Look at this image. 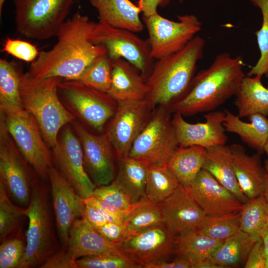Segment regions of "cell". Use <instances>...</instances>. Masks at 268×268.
I'll list each match as a JSON object with an SVG mask.
<instances>
[{
	"label": "cell",
	"instance_id": "obj_21",
	"mask_svg": "<svg viewBox=\"0 0 268 268\" xmlns=\"http://www.w3.org/2000/svg\"><path fill=\"white\" fill-rule=\"evenodd\" d=\"M107 93L118 105L147 100L146 79L133 65L123 59L113 61L112 82Z\"/></svg>",
	"mask_w": 268,
	"mask_h": 268
},
{
	"label": "cell",
	"instance_id": "obj_42",
	"mask_svg": "<svg viewBox=\"0 0 268 268\" xmlns=\"http://www.w3.org/2000/svg\"><path fill=\"white\" fill-rule=\"evenodd\" d=\"M92 196L127 211H130L137 203H132L128 196L113 183L96 187Z\"/></svg>",
	"mask_w": 268,
	"mask_h": 268
},
{
	"label": "cell",
	"instance_id": "obj_8",
	"mask_svg": "<svg viewBox=\"0 0 268 268\" xmlns=\"http://www.w3.org/2000/svg\"><path fill=\"white\" fill-rule=\"evenodd\" d=\"M9 134L20 153L42 179L48 178L52 155L34 117L25 109L16 112L0 111Z\"/></svg>",
	"mask_w": 268,
	"mask_h": 268
},
{
	"label": "cell",
	"instance_id": "obj_54",
	"mask_svg": "<svg viewBox=\"0 0 268 268\" xmlns=\"http://www.w3.org/2000/svg\"><path fill=\"white\" fill-rule=\"evenodd\" d=\"M6 0H0V14H1L3 4Z\"/></svg>",
	"mask_w": 268,
	"mask_h": 268
},
{
	"label": "cell",
	"instance_id": "obj_52",
	"mask_svg": "<svg viewBox=\"0 0 268 268\" xmlns=\"http://www.w3.org/2000/svg\"><path fill=\"white\" fill-rule=\"evenodd\" d=\"M193 268H220V267L208 259H206L195 263Z\"/></svg>",
	"mask_w": 268,
	"mask_h": 268
},
{
	"label": "cell",
	"instance_id": "obj_33",
	"mask_svg": "<svg viewBox=\"0 0 268 268\" xmlns=\"http://www.w3.org/2000/svg\"><path fill=\"white\" fill-rule=\"evenodd\" d=\"M180 184L167 165L149 166L146 187V199L160 204L171 195Z\"/></svg>",
	"mask_w": 268,
	"mask_h": 268
},
{
	"label": "cell",
	"instance_id": "obj_23",
	"mask_svg": "<svg viewBox=\"0 0 268 268\" xmlns=\"http://www.w3.org/2000/svg\"><path fill=\"white\" fill-rule=\"evenodd\" d=\"M230 147L234 171L242 192L249 200L263 195L266 172L260 154L250 155L239 144H232Z\"/></svg>",
	"mask_w": 268,
	"mask_h": 268
},
{
	"label": "cell",
	"instance_id": "obj_45",
	"mask_svg": "<svg viewBox=\"0 0 268 268\" xmlns=\"http://www.w3.org/2000/svg\"><path fill=\"white\" fill-rule=\"evenodd\" d=\"M266 255L262 240L260 238L252 246L246 261L245 268H265Z\"/></svg>",
	"mask_w": 268,
	"mask_h": 268
},
{
	"label": "cell",
	"instance_id": "obj_43",
	"mask_svg": "<svg viewBox=\"0 0 268 268\" xmlns=\"http://www.w3.org/2000/svg\"><path fill=\"white\" fill-rule=\"evenodd\" d=\"M1 51L31 63L36 60L40 53L35 45L27 41L10 38L5 40Z\"/></svg>",
	"mask_w": 268,
	"mask_h": 268
},
{
	"label": "cell",
	"instance_id": "obj_16",
	"mask_svg": "<svg viewBox=\"0 0 268 268\" xmlns=\"http://www.w3.org/2000/svg\"><path fill=\"white\" fill-rule=\"evenodd\" d=\"M177 237L162 224L129 237L120 249L142 268L146 264L170 260L175 254Z\"/></svg>",
	"mask_w": 268,
	"mask_h": 268
},
{
	"label": "cell",
	"instance_id": "obj_29",
	"mask_svg": "<svg viewBox=\"0 0 268 268\" xmlns=\"http://www.w3.org/2000/svg\"><path fill=\"white\" fill-rule=\"evenodd\" d=\"M206 149L199 146H179L167 164L183 186L189 187L202 169Z\"/></svg>",
	"mask_w": 268,
	"mask_h": 268
},
{
	"label": "cell",
	"instance_id": "obj_56",
	"mask_svg": "<svg viewBox=\"0 0 268 268\" xmlns=\"http://www.w3.org/2000/svg\"><path fill=\"white\" fill-rule=\"evenodd\" d=\"M265 268H268V255L266 257Z\"/></svg>",
	"mask_w": 268,
	"mask_h": 268
},
{
	"label": "cell",
	"instance_id": "obj_39",
	"mask_svg": "<svg viewBox=\"0 0 268 268\" xmlns=\"http://www.w3.org/2000/svg\"><path fill=\"white\" fill-rule=\"evenodd\" d=\"M250 0L260 8L263 22L261 28L255 33L261 56L256 65L246 75L253 76L262 75L268 79V0Z\"/></svg>",
	"mask_w": 268,
	"mask_h": 268
},
{
	"label": "cell",
	"instance_id": "obj_36",
	"mask_svg": "<svg viewBox=\"0 0 268 268\" xmlns=\"http://www.w3.org/2000/svg\"><path fill=\"white\" fill-rule=\"evenodd\" d=\"M25 207H18L9 199L3 184L0 181V243L14 236L25 214Z\"/></svg>",
	"mask_w": 268,
	"mask_h": 268
},
{
	"label": "cell",
	"instance_id": "obj_26",
	"mask_svg": "<svg viewBox=\"0 0 268 268\" xmlns=\"http://www.w3.org/2000/svg\"><path fill=\"white\" fill-rule=\"evenodd\" d=\"M118 169L112 182L136 203L146 199L145 187L149 165L129 156L118 158Z\"/></svg>",
	"mask_w": 268,
	"mask_h": 268
},
{
	"label": "cell",
	"instance_id": "obj_27",
	"mask_svg": "<svg viewBox=\"0 0 268 268\" xmlns=\"http://www.w3.org/2000/svg\"><path fill=\"white\" fill-rule=\"evenodd\" d=\"M223 125L227 132L235 134L257 153L264 152L268 139V118L261 114L249 116V123L242 121L237 115L225 110Z\"/></svg>",
	"mask_w": 268,
	"mask_h": 268
},
{
	"label": "cell",
	"instance_id": "obj_2",
	"mask_svg": "<svg viewBox=\"0 0 268 268\" xmlns=\"http://www.w3.org/2000/svg\"><path fill=\"white\" fill-rule=\"evenodd\" d=\"M243 66L241 56L217 55L209 67L195 75L187 94L168 109L186 116L215 110L235 96L246 75Z\"/></svg>",
	"mask_w": 268,
	"mask_h": 268
},
{
	"label": "cell",
	"instance_id": "obj_1",
	"mask_svg": "<svg viewBox=\"0 0 268 268\" xmlns=\"http://www.w3.org/2000/svg\"><path fill=\"white\" fill-rule=\"evenodd\" d=\"M95 23L87 16L75 12L59 29L53 47L40 52L31 63L28 75L34 79H75L97 58L107 52L104 47L90 39Z\"/></svg>",
	"mask_w": 268,
	"mask_h": 268
},
{
	"label": "cell",
	"instance_id": "obj_19",
	"mask_svg": "<svg viewBox=\"0 0 268 268\" xmlns=\"http://www.w3.org/2000/svg\"><path fill=\"white\" fill-rule=\"evenodd\" d=\"M225 116V112L214 110L204 115V122L191 124L180 113H174L172 121L179 146L206 149L226 144L228 137L223 125Z\"/></svg>",
	"mask_w": 268,
	"mask_h": 268
},
{
	"label": "cell",
	"instance_id": "obj_47",
	"mask_svg": "<svg viewBox=\"0 0 268 268\" xmlns=\"http://www.w3.org/2000/svg\"><path fill=\"white\" fill-rule=\"evenodd\" d=\"M84 201L120 219L123 223L130 212L117 208L92 196L84 199Z\"/></svg>",
	"mask_w": 268,
	"mask_h": 268
},
{
	"label": "cell",
	"instance_id": "obj_22",
	"mask_svg": "<svg viewBox=\"0 0 268 268\" xmlns=\"http://www.w3.org/2000/svg\"><path fill=\"white\" fill-rule=\"evenodd\" d=\"M64 250L74 262L85 256L123 253L120 244L107 240L82 218H76L73 222Z\"/></svg>",
	"mask_w": 268,
	"mask_h": 268
},
{
	"label": "cell",
	"instance_id": "obj_44",
	"mask_svg": "<svg viewBox=\"0 0 268 268\" xmlns=\"http://www.w3.org/2000/svg\"><path fill=\"white\" fill-rule=\"evenodd\" d=\"M94 229L107 240L115 244H120L128 238L123 224L107 222Z\"/></svg>",
	"mask_w": 268,
	"mask_h": 268
},
{
	"label": "cell",
	"instance_id": "obj_20",
	"mask_svg": "<svg viewBox=\"0 0 268 268\" xmlns=\"http://www.w3.org/2000/svg\"><path fill=\"white\" fill-rule=\"evenodd\" d=\"M189 188L206 215L240 212L243 206L244 203L236 196L203 169Z\"/></svg>",
	"mask_w": 268,
	"mask_h": 268
},
{
	"label": "cell",
	"instance_id": "obj_14",
	"mask_svg": "<svg viewBox=\"0 0 268 268\" xmlns=\"http://www.w3.org/2000/svg\"><path fill=\"white\" fill-rule=\"evenodd\" d=\"M71 123L80 141L84 168L90 179L96 187L111 184L116 175L117 155L106 133L93 134L75 120Z\"/></svg>",
	"mask_w": 268,
	"mask_h": 268
},
{
	"label": "cell",
	"instance_id": "obj_10",
	"mask_svg": "<svg viewBox=\"0 0 268 268\" xmlns=\"http://www.w3.org/2000/svg\"><path fill=\"white\" fill-rule=\"evenodd\" d=\"M58 91L75 117L97 131L115 114L118 104L107 92H103L75 80L62 79Z\"/></svg>",
	"mask_w": 268,
	"mask_h": 268
},
{
	"label": "cell",
	"instance_id": "obj_48",
	"mask_svg": "<svg viewBox=\"0 0 268 268\" xmlns=\"http://www.w3.org/2000/svg\"><path fill=\"white\" fill-rule=\"evenodd\" d=\"M41 268H76L75 262L68 256L64 249L52 256Z\"/></svg>",
	"mask_w": 268,
	"mask_h": 268
},
{
	"label": "cell",
	"instance_id": "obj_11",
	"mask_svg": "<svg viewBox=\"0 0 268 268\" xmlns=\"http://www.w3.org/2000/svg\"><path fill=\"white\" fill-rule=\"evenodd\" d=\"M178 21H172L158 12L143 16L151 55L154 60L179 51L201 30V23L196 15H178Z\"/></svg>",
	"mask_w": 268,
	"mask_h": 268
},
{
	"label": "cell",
	"instance_id": "obj_41",
	"mask_svg": "<svg viewBox=\"0 0 268 268\" xmlns=\"http://www.w3.org/2000/svg\"><path fill=\"white\" fill-rule=\"evenodd\" d=\"M18 234L1 243L0 268H18L26 250V243Z\"/></svg>",
	"mask_w": 268,
	"mask_h": 268
},
{
	"label": "cell",
	"instance_id": "obj_37",
	"mask_svg": "<svg viewBox=\"0 0 268 268\" xmlns=\"http://www.w3.org/2000/svg\"><path fill=\"white\" fill-rule=\"evenodd\" d=\"M113 66V61L106 52L97 58L74 80L107 93L111 84Z\"/></svg>",
	"mask_w": 268,
	"mask_h": 268
},
{
	"label": "cell",
	"instance_id": "obj_18",
	"mask_svg": "<svg viewBox=\"0 0 268 268\" xmlns=\"http://www.w3.org/2000/svg\"><path fill=\"white\" fill-rule=\"evenodd\" d=\"M160 205L163 224L177 237L198 230L207 216L189 188L181 184Z\"/></svg>",
	"mask_w": 268,
	"mask_h": 268
},
{
	"label": "cell",
	"instance_id": "obj_40",
	"mask_svg": "<svg viewBox=\"0 0 268 268\" xmlns=\"http://www.w3.org/2000/svg\"><path fill=\"white\" fill-rule=\"evenodd\" d=\"M76 268H140L142 266L123 253L88 256L75 261Z\"/></svg>",
	"mask_w": 268,
	"mask_h": 268
},
{
	"label": "cell",
	"instance_id": "obj_12",
	"mask_svg": "<svg viewBox=\"0 0 268 268\" xmlns=\"http://www.w3.org/2000/svg\"><path fill=\"white\" fill-rule=\"evenodd\" d=\"M27 163L0 117V181L9 197L23 206L28 205L36 181L31 178Z\"/></svg>",
	"mask_w": 268,
	"mask_h": 268
},
{
	"label": "cell",
	"instance_id": "obj_9",
	"mask_svg": "<svg viewBox=\"0 0 268 268\" xmlns=\"http://www.w3.org/2000/svg\"><path fill=\"white\" fill-rule=\"evenodd\" d=\"M90 39L93 44L104 47L113 61L123 59L129 62L145 79L151 72L155 60L151 56L149 41L135 32L99 20L95 23Z\"/></svg>",
	"mask_w": 268,
	"mask_h": 268
},
{
	"label": "cell",
	"instance_id": "obj_5",
	"mask_svg": "<svg viewBox=\"0 0 268 268\" xmlns=\"http://www.w3.org/2000/svg\"><path fill=\"white\" fill-rule=\"evenodd\" d=\"M49 195L48 187L35 181L30 202L25 209L29 220L25 252L17 268H41L57 252Z\"/></svg>",
	"mask_w": 268,
	"mask_h": 268
},
{
	"label": "cell",
	"instance_id": "obj_31",
	"mask_svg": "<svg viewBox=\"0 0 268 268\" xmlns=\"http://www.w3.org/2000/svg\"><path fill=\"white\" fill-rule=\"evenodd\" d=\"M22 74L15 62L0 59V111L16 112L24 110L20 92Z\"/></svg>",
	"mask_w": 268,
	"mask_h": 268
},
{
	"label": "cell",
	"instance_id": "obj_7",
	"mask_svg": "<svg viewBox=\"0 0 268 268\" xmlns=\"http://www.w3.org/2000/svg\"><path fill=\"white\" fill-rule=\"evenodd\" d=\"M168 107L153 111L147 124L133 143L128 156L149 165H166L179 146Z\"/></svg>",
	"mask_w": 268,
	"mask_h": 268
},
{
	"label": "cell",
	"instance_id": "obj_50",
	"mask_svg": "<svg viewBox=\"0 0 268 268\" xmlns=\"http://www.w3.org/2000/svg\"><path fill=\"white\" fill-rule=\"evenodd\" d=\"M171 0H139L138 4L141 8L143 16L147 17L157 12L158 7L167 5Z\"/></svg>",
	"mask_w": 268,
	"mask_h": 268
},
{
	"label": "cell",
	"instance_id": "obj_24",
	"mask_svg": "<svg viewBox=\"0 0 268 268\" xmlns=\"http://www.w3.org/2000/svg\"><path fill=\"white\" fill-rule=\"evenodd\" d=\"M97 10L99 20L119 28L137 33L143 30L140 6L130 0H89Z\"/></svg>",
	"mask_w": 268,
	"mask_h": 268
},
{
	"label": "cell",
	"instance_id": "obj_38",
	"mask_svg": "<svg viewBox=\"0 0 268 268\" xmlns=\"http://www.w3.org/2000/svg\"><path fill=\"white\" fill-rule=\"evenodd\" d=\"M198 230L211 238L224 241L241 230L240 212L207 215Z\"/></svg>",
	"mask_w": 268,
	"mask_h": 268
},
{
	"label": "cell",
	"instance_id": "obj_57",
	"mask_svg": "<svg viewBox=\"0 0 268 268\" xmlns=\"http://www.w3.org/2000/svg\"><path fill=\"white\" fill-rule=\"evenodd\" d=\"M184 0H179L180 2H182Z\"/></svg>",
	"mask_w": 268,
	"mask_h": 268
},
{
	"label": "cell",
	"instance_id": "obj_13",
	"mask_svg": "<svg viewBox=\"0 0 268 268\" xmlns=\"http://www.w3.org/2000/svg\"><path fill=\"white\" fill-rule=\"evenodd\" d=\"M53 159L60 173L83 199L92 196L96 187L86 173L82 147L73 129L66 125L52 148Z\"/></svg>",
	"mask_w": 268,
	"mask_h": 268
},
{
	"label": "cell",
	"instance_id": "obj_49",
	"mask_svg": "<svg viewBox=\"0 0 268 268\" xmlns=\"http://www.w3.org/2000/svg\"><path fill=\"white\" fill-rule=\"evenodd\" d=\"M144 268H192L191 264L186 260L176 257L172 261H162L146 264Z\"/></svg>",
	"mask_w": 268,
	"mask_h": 268
},
{
	"label": "cell",
	"instance_id": "obj_32",
	"mask_svg": "<svg viewBox=\"0 0 268 268\" xmlns=\"http://www.w3.org/2000/svg\"><path fill=\"white\" fill-rule=\"evenodd\" d=\"M224 241L211 238L196 230L177 236L175 255L193 265L208 259Z\"/></svg>",
	"mask_w": 268,
	"mask_h": 268
},
{
	"label": "cell",
	"instance_id": "obj_25",
	"mask_svg": "<svg viewBox=\"0 0 268 268\" xmlns=\"http://www.w3.org/2000/svg\"><path fill=\"white\" fill-rule=\"evenodd\" d=\"M202 169L209 173L243 203L250 200L242 192L237 181L230 145H219L206 148Z\"/></svg>",
	"mask_w": 268,
	"mask_h": 268
},
{
	"label": "cell",
	"instance_id": "obj_55",
	"mask_svg": "<svg viewBox=\"0 0 268 268\" xmlns=\"http://www.w3.org/2000/svg\"><path fill=\"white\" fill-rule=\"evenodd\" d=\"M264 152L266 153L268 156V139L264 147Z\"/></svg>",
	"mask_w": 268,
	"mask_h": 268
},
{
	"label": "cell",
	"instance_id": "obj_35",
	"mask_svg": "<svg viewBox=\"0 0 268 268\" xmlns=\"http://www.w3.org/2000/svg\"><path fill=\"white\" fill-rule=\"evenodd\" d=\"M268 214V202L264 195L244 203L240 211V230L256 242L260 239V231Z\"/></svg>",
	"mask_w": 268,
	"mask_h": 268
},
{
	"label": "cell",
	"instance_id": "obj_46",
	"mask_svg": "<svg viewBox=\"0 0 268 268\" xmlns=\"http://www.w3.org/2000/svg\"><path fill=\"white\" fill-rule=\"evenodd\" d=\"M84 202L81 218L85 219L92 227L96 228L108 222L98 208L84 201Z\"/></svg>",
	"mask_w": 268,
	"mask_h": 268
},
{
	"label": "cell",
	"instance_id": "obj_4",
	"mask_svg": "<svg viewBox=\"0 0 268 268\" xmlns=\"http://www.w3.org/2000/svg\"><path fill=\"white\" fill-rule=\"evenodd\" d=\"M62 79H34L27 72L22 73L20 79L22 106L34 117L47 145L51 148L56 144L62 129L76 118L58 96V84Z\"/></svg>",
	"mask_w": 268,
	"mask_h": 268
},
{
	"label": "cell",
	"instance_id": "obj_34",
	"mask_svg": "<svg viewBox=\"0 0 268 268\" xmlns=\"http://www.w3.org/2000/svg\"><path fill=\"white\" fill-rule=\"evenodd\" d=\"M163 224L160 204L146 199L137 202L129 212L123 225L128 238L150 228Z\"/></svg>",
	"mask_w": 268,
	"mask_h": 268
},
{
	"label": "cell",
	"instance_id": "obj_30",
	"mask_svg": "<svg viewBox=\"0 0 268 268\" xmlns=\"http://www.w3.org/2000/svg\"><path fill=\"white\" fill-rule=\"evenodd\" d=\"M255 242L240 230L224 240L208 259L220 268L239 266L245 263Z\"/></svg>",
	"mask_w": 268,
	"mask_h": 268
},
{
	"label": "cell",
	"instance_id": "obj_15",
	"mask_svg": "<svg viewBox=\"0 0 268 268\" xmlns=\"http://www.w3.org/2000/svg\"><path fill=\"white\" fill-rule=\"evenodd\" d=\"M153 110L147 100L118 105L106 132L118 158L128 156L133 143L147 124Z\"/></svg>",
	"mask_w": 268,
	"mask_h": 268
},
{
	"label": "cell",
	"instance_id": "obj_51",
	"mask_svg": "<svg viewBox=\"0 0 268 268\" xmlns=\"http://www.w3.org/2000/svg\"><path fill=\"white\" fill-rule=\"evenodd\" d=\"M260 238L264 244L266 256L268 255V214L260 231Z\"/></svg>",
	"mask_w": 268,
	"mask_h": 268
},
{
	"label": "cell",
	"instance_id": "obj_3",
	"mask_svg": "<svg viewBox=\"0 0 268 268\" xmlns=\"http://www.w3.org/2000/svg\"><path fill=\"white\" fill-rule=\"evenodd\" d=\"M204 45V39L196 36L179 51L156 60L146 79L147 100L153 109L157 106L168 108L187 94Z\"/></svg>",
	"mask_w": 268,
	"mask_h": 268
},
{
	"label": "cell",
	"instance_id": "obj_6",
	"mask_svg": "<svg viewBox=\"0 0 268 268\" xmlns=\"http://www.w3.org/2000/svg\"><path fill=\"white\" fill-rule=\"evenodd\" d=\"M73 3V0H14L17 31L33 39L56 36Z\"/></svg>",
	"mask_w": 268,
	"mask_h": 268
},
{
	"label": "cell",
	"instance_id": "obj_28",
	"mask_svg": "<svg viewBox=\"0 0 268 268\" xmlns=\"http://www.w3.org/2000/svg\"><path fill=\"white\" fill-rule=\"evenodd\" d=\"M262 75H245L235 95L234 104L240 118L261 114L268 116V86H265Z\"/></svg>",
	"mask_w": 268,
	"mask_h": 268
},
{
	"label": "cell",
	"instance_id": "obj_17",
	"mask_svg": "<svg viewBox=\"0 0 268 268\" xmlns=\"http://www.w3.org/2000/svg\"><path fill=\"white\" fill-rule=\"evenodd\" d=\"M53 206L58 237L63 249L67 245L69 232L74 220L81 218L84 199L68 181L53 166L48 172Z\"/></svg>",
	"mask_w": 268,
	"mask_h": 268
},
{
	"label": "cell",
	"instance_id": "obj_53",
	"mask_svg": "<svg viewBox=\"0 0 268 268\" xmlns=\"http://www.w3.org/2000/svg\"><path fill=\"white\" fill-rule=\"evenodd\" d=\"M264 167L265 169V183L263 195L268 202V159L265 162Z\"/></svg>",
	"mask_w": 268,
	"mask_h": 268
}]
</instances>
